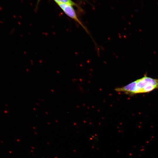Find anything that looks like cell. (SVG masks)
Instances as JSON below:
<instances>
[{"instance_id": "6da1fadb", "label": "cell", "mask_w": 158, "mask_h": 158, "mask_svg": "<svg viewBox=\"0 0 158 158\" xmlns=\"http://www.w3.org/2000/svg\"><path fill=\"white\" fill-rule=\"evenodd\" d=\"M158 88V79L145 75L126 86L116 88L115 90L118 92H122L126 94L133 95L149 92Z\"/></svg>"}, {"instance_id": "3957f363", "label": "cell", "mask_w": 158, "mask_h": 158, "mask_svg": "<svg viewBox=\"0 0 158 158\" xmlns=\"http://www.w3.org/2000/svg\"><path fill=\"white\" fill-rule=\"evenodd\" d=\"M57 4L62 3L66 4L72 6L76 7L80 12H83V11L82 9L78 4L73 1L72 0H54Z\"/></svg>"}, {"instance_id": "7a4b0ae2", "label": "cell", "mask_w": 158, "mask_h": 158, "mask_svg": "<svg viewBox=\"0 0 158 158\" xmlns=\"http://www.w3.org/2000/svg\"><path fill=\"white\" fill-rule=\"evenodd\" d=\"M58 4L65 14L78 23L84 29L86 32L90 35L88 29L78 18L72 6L65 3H60Z\"/></svg>"}, {"instance_id": "277c9868", "label": "cell", "mask_w": 158, "mask_h": 158, "mask_svg": "<svg viewBox=\"0 0 158 158\" xmlns=\"http://www.w3.org/2000/svg\"><path fill=\"white\" fill-rule=\"evenodd\" d=\"M80 2H83L84 1H86V0H78Z\"/></svg>"}]
</instances>
